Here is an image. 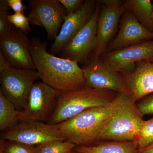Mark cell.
Wrapping results in <instances>:
<instances>
[{"label": "cell", "instance_id": "16", "mask_svg": "<svg viewBox=\"0 0 153 153\" xmlns=\"http://www.w3.org/2000/svg\"><path fill=\"white\" fill-rule=\"evenodd\" d=\"M150 39H153V33L143 26L131 13L126 10L122 18L119 31L110 42L106 52Z\"/></svg>", "mask_w": 153, "mask_h": 153}, {"label": "cell", "instance_id": "31", "mask_svg": "<svg viewBox=\"0 0 153 153\" xmlns=\"http://www.w3.org/2000/svg\"><path fill=\"white\" fill-rule=\"evenodd\" d=\"M69 153H77V152H75V151H74V150H73V151H71L70 152H69Z\"/></svg>", "mask_w": 153, "mask_h": 153}, {"label": "cell", "instance_id": "23", "mask_svg": "<svg viewBox=\"0 0 153 153\" xmlns=\"http://www.w3.org/2000/svg\"><path fill=\"white\" fill-rule=\"evenodd\" d=\"M8 19L13 26L22 31L26 35H27L32 30L30 27L29 19L28 17L25 16L24 14H9Z\"/></svg>", "mask_w": 153, "mask_h": 153}, {"label": "cell", "instance_id": "12", "mask_svg": "<svg viewBox=\"0 0 153 153\" xmlns=\"http://www.w3.org/2000/svg\"><path fill=\"white\" fill-rule=\"evenodd\" d=\"M30 46L27 35L14 26L10 34L0 38V51L13 68L36 70Z\"/></svg>", "mask_w": 153, "mask_h": 153}, {"label": "cell", "instance_id": "33", "mask_svg": "<svg viewBox=\"0 0 153 153\" xmlns=\"http://www.w3.org/2000/svg\"><path fill=\"white\" fill-rule=\"evenodd\" d=\"M0 153H4V152H3V151H1V152H0Z\"/></svg>", "mask_w": 153, "mask_h": 153}, {"label": "cell", "instance_id": "13", "mask_svg": "<svg viewBox=\"0 0 153 153\" xmlns=\"http://www.w3.org/2000/svg\"><path fill=\"white\" fill-rule=\"evenodd\" d=\"M101 60L108 66L122 73L128 70L137 62L153 58V41L140 42L117 50L107 52Z\"/></svg>", "mask_w": 153, "mask_h": 153}, {"label": "cell", "instance_id": "11", "mask_svg": "<svg viewBox=\"0 0 153 153\" xmlns=\"http://www.w3.org/2000/svg\"><path fill=\"white\" fill-rule=\"evenodd\" d=\"M125 93L135 102L153 93V62L143 60L119 73Z\"/></svg>", "mask_w": 153, "mask_h": 153}, {"label": "cell", "instance_id": "6", "mask_svg": "<svg viewBox=\"0 0 153 153\" xmlns=\"http://www.w3.org/2000/svg\"><path fill=\"white\" fill-rule=\"evenodd\" d=\"M60 92L43 82L34 83L27 102L21 111L20 122H48L56 108Z\"/></svg>", "mask_w": 153, "mask_h": 153}, {"label": "cell", "instance_id": "15", "mask_svg": "<svg viewBox=\"0 0 153 153\" xmlns=\"http://www.w3.org/2000/svg\"><path fill=\"white\" fill-rule=\"evenodd\" d=\"M97 1H85L80 8L65 18L60 32L50 49L55 55L61 53L67 43L82 29L90 20L95 10Z\"/></svg>", "mask_w": 153, "mask_h": 153}, {"label": "cell", "instance_id": "10", "mask_svg": "<svg viewBox=\"0 0 153 153\" xmlns=\"http://www.w3.org/2000/svg\"><path fill=\"white\" fill-rule=\"evenodd\" d=\"M99 3L97 1L95 10L87 24L65 45L60 57L77 63L88 62L96 45L97 22L101 9Z\"/></svg>", "mask_w": 153, "mask_h": 153}, {"label": "cell", "instance_id": "9", "mask_svg": "<svg viewBox=\"0 0 153 153\" xmlns=\"http://www.w3.org/2000/svg\"><path fill=\"white\" fill-rule=\"evenodd\" d=\"M28 18L34 26L44 27L49 40H55L65 18L66 10L58 0H30Z\"/></svg>", "mask_w": 153, "mask_h": 153}, {"label": "cell", "instance_id": "26", "mask_svg": "<svg viewBox=\"0 0 153 153\" xmlns=\"http://www.w3.org/2000/svg\"><path fill=\"white\" fill-rule=\"evenodd\" d=\"M66 10L67 15L75 13L83 4L85 1L82 0H58Z\"/></svg>", "mask_w": 153, "mask_h": 153}, {"label": "cell", "instance_id": "27", "mask_svg": "<svg viewBox=\"0 0 153 153\" xmlns=\"http://www.w3.org/2000/svg\"><path fill=\"white\" fill-rule=\"evenodd\" d=\"M9 7L15 13L24 14L27 7L23 4L22 0H7Z\"/></svg>", "mask_w": 153, "mask_h": 153}, {"label": "cell", "instance_id": "7", "mask_svg": "<svg viewBox=\"0 0 153 153\" xmlns=\"http://www.w3.org/2000/svg\"><path fill=\"white\" fill-rule=\"evenodd\" d=\"M1 139L9 141L37 146L55 141L66 140L59 125L40 121L22 122L4 132Z\"/></svg>", "mask_w": 153, "mask_h": 153}, {"label": "cell", "instance_id": "4", "mask_svg": "<svg viewBox=\"0 0 153 153\" xmlns=\"http://www.w3.org/2000/svg\"><path fill=\"white\" fill-rule=\"evenodd\" d=\"M135 102L126 94L99 137V140L135 141L144 120Z\"/></svg>", "mask_w": 153, "mask_h": 153}, {"label": "cell", "instance_id": "34", "mask_svg": "<svg viewBox=\"0 0 153 153\" xmlns=\"http://www.w3.org/2000/svg\"><path fill=\"white\" fill-rule=\"evenodd\" d=\"M151 61H152V62H153V58L152 59V60H151Z\"/></svg>", "mask_w": 153, "mask_h": 153}, {"label": "cell", "instance_id": "5", "mask_svg": "<svg viewBox=\"0 0 153 153\" xmlns=\"http://www.w3.org/2000/svg\"><path fill=\"white\" fill-rule=\"evenodd\" d=\"M39 78L36 70L11 67L0 73V91L16 109L21 111L27 104L31 88Z\"/></svg>", "mask_w": 153, "mask_h": 153}, {"label": "cell", "instance_id": "8", "mask_svg": "<svg viewBox=\"0 0 153 153\" xmlns=\"http://www.w3.org/2000/svg\"><path fill=\"white\" fill-rule=\"evenodd\" d=\"M100 2L101 6L97 22L96 45L92 55V57L97 58H100L106 53L121 17L126 11L123 1L103 0Z\"/></svg>", "mask_w": 153, "mask_h": 153}, {"label": "cell", "instance_id": "29", "mask_svg": "<svg viewBox=\"0 0 153 153\" xmlns=\"http://www.w3.org/2000/svg\"><path fill=\"white\" fill-rule=\"evenodd\" d=\"M10 9L7 0L0 1V12H8Z\"/></svg>", "mask_w": 153, "mask_h": 153}, {"label": "cell", "instance_id": "14", "mask_svg": "<svg viewBox=\"0 0 153 153\" xmlns=\"http://www.w3.org/2000/svg\"><path fill=\"white\" fill-rule=\"evenodd\" d=\"M82 68L87 87L125 93L120 73L103 63L101 58L92 57Z\"/></svg>", "mask_w": 153, "mask_h": 153}, {"label": "cell", "instance_id": "25", "mask_svg": "<svg viewBox=\"0 0 153 153\" xmlns=\"http://www.w3.org/2000/svg\"><path fill=\"white\" fill-rule=\"evenodd\" d=\"M138 108L143 116L153 114V95L144 98L137 105Z\"/></svg>", "mask_w": 153, "mask_h": 153}, {"label": "cell", "instance_id": "35", "mask_svg": "<svg viewBox=\"0 0 153 153\" xmlns=\"http://www.w3.org/2000/svg\"></svg>", "mask_w": 153, "mask_h": 153}, {"label": "cell", "instance_id": "24", "mask_svg": "<svg viewBox=\"0 0 153 153\" xmlns=\"http://www.w3.org/2000/svg\"><path fill=\"white\" fill-rule=\"evenodd\" d=\"M8 12H0V38L7 36L11 33L13 26L9 22Z\"/></svg>", "mask_w": 153, "mask_h": 153}, {"label": "cell", "instance_id": "3", "mask_svg": "<svg viewBox=\"0 0 153 153\" xmlns=\"http://www.w3.org/2000/svg\"><path fill=\"white\" fill-rule=\"evenodd\" d=\"M116 96L112 91L87 86L60 93L55 111L47 123L59 124L88 108L106 106L112 102Z\"/></svg>", "mask_w": 153, "mask_h": 153}, {"label": "cell", "instance_id": "17", "mask_svg": "<svg viewBox=\"0 0 153 153\" xmlns=\"http://www.w3.org/2000/svg\"><path fill=\"white\" fill-rule=\"evenodd\" d=\"M74 149L81 153H139L135 141H109L95 146H78Z\"/></svg>", "mask_w": 153, "mask_h": 153}, {"label": "cell", "instance_id": "22", "mask_svg": "<svg viewBox=\"0 0 153 153\" xmlns=\"http://www.w3.org/2000/svg\"><path fill=\"white\" fill-rule=\"evenodd\" d=\"M1 151L4 153H37L36 146L9 141L1 139Z\"/></svg>", "mask_w": 153, "mask_h": 153}, {"label": "cell", "instance_id": "20", "mask_svg": "<svg viewBox=\"0 0 153 153\" xmlns=\"http://www.w3.org/2000/svg\"><path fill=\"white\" fill-rule=\"evenodd\" d=\"M36 146L37 153H69L76 147L67 140L55 141Z\"/></svg>", "mask_w": 153, "mask_h": 153}, {"label": "cell", "instance_id": "21", "mask_svg": "<svg viewBox=\"0 0 153 153\" xmlns=\"http://www.w3.org/2000/svg\"><path fill=\"white\" fill-rule=\"evenodd\" d=\"M135 142L139 151L143 149L153 142V118L144 120L139 134Z\"/></svg>", "mask_w": 153, "mask_h": 153}, {"label": "cell", "instance_id": "2", "mask_svg": "<svg viewBox=\"0 0 153 153\" xmlns=\"http://www.w3.org/2000/svg\"><path fill=\"white\" fill-rule=\"evenodd\" d=\"M126 94L117 93L108 105L88 108L59 124L60 131L64 139L76 146H89L99 140L100 134L122 103Z\"/></svg>", "mask_w": 153, "mask_h": 153}, {"label": "cell", "instance_id": "19", "mask_svg": "<svg viewBox=\"0 0 153 153\" xmlns=\"http://www.w3.org/2000/svg\"><path fill=\"white\" fill-rule=\"evenodd\" d=\"M21 111L0 91V131H6L20 123Z\"/></svg>", "mask_w": 153, "mask_h": 153}, {"label": "cell", "instance_id": "1", "mask_svg": "<svg viewBox=\"0 0 153 153\" xmlns=\"http://www.w3.org/2000/svg\"><path fill=\"white\" fill-rule=\"evenodd\" d=\"M30 53L42 82L60 93L86 86L82 68L76 61L47 52V44L38 37L30 40Z\"/></svg>", "mask_w": 153, "mask_h": 153}, {"label": "cell", "instance_id": "30", "mask_svg": "<svg viewBox=\"0 0 153 153\" xmlns=\"http://www.w3.org/2000/svg\"><path fill=\"white\" fill-rule=\"evenodd\" d=\"M139 153H153V142L143 149L139 151Z\"/></svg>", "mask_w": 153, "mask_h": 153}, {"label": "cell", "instance_id": "32", "mask_svg": "<svg viewBox=\"0 0 153 153\" xmlns=\"http://www.w3.org/2000/svg\"><path fill=\"white\" fill-rule=\"evenodd\" d=\"M152 24H153V12L152 14Z\"/></svg>", "mask_w": 153, "mask_h": 153}, {"label": "cell", "instance_id": "28", "mask_svg": "<svg viewBox=\"0 0 153 153\" xmlns=\"http://www.w3.org/2000/svg\"><path fill=\"white\" fill-rule=\"evenodd\" d=\"M12 67L0 51V73Z\"/></svg>", "mask_w": 153, "mask_h": 153}, {"label": "cell", "instance_id": "18", "mask_svg": "<svg viewBox=\"0 0 153 153\" xmlns=\"http://www.w3.org/2000/svg\"><path fill=\"white\" fill-rule=\"evenodd\" d=\"M126 10L131 13L145 28L153 33V4L150 0L123 1Z\"/></svg>", "mask_w": 153, "mask_h": 153}]
</instances>
